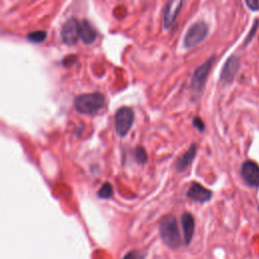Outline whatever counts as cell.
Segmentation results:
<instances>
[{
  "instance_id": "7",
  "label": "cell",
  "mask_w": 259,
  "mask_h": 259,
  "mask_svg": "<svg viewBox=\"0 0 259 259\" xmlns=\"http://www.w3.org/2000/svg\"><path fill=\"white\" fill-rule=\"evenodd\" d=\"M61 38L67 46H74L77 44L78 39L80 38V31L79 23L75 18H70L64 24L62 31H61Z\"/></svg>"
},
{
  "instance_id": "4",
  "label": "cell",
  "mask_w": 259,
  "mask_h": 259,
  "mask_svg": "<svg viewBox=\"0 0 259 259\" xmlns=\"http://www.w3.org/2000/svg\"><path fill=\"white\" fill-rule=\"evenodd\" d=\"M208 34V27L204 21H197L189 29L186 36H184V47L191 49L201 44Z\"/></svg>"
},
{
  "instance_id": "15",
  "label": "cell",
  "mask_w": 259,
  "mask_h": 259,
  "mask_svg": "<svg viewBox=\"0 0 259 259\" xmlns=\"http://www.w3.org/2000/svg\"><path fill=\"white\" fill-rule=\"evenodd\" d=\"M47 38V33L45 31H35L28 35V40L34 44L43 43Z\"/></svg>"
},
{
  "instance_id": "3",
  "label": "cell",
  "mask_w": 259,
  "mask_h": 259,
  "mask_svg": "<svg viewBox=\"0 0 259 259\" xmlns=\"http://www.w3.org/2000/svg\"><path fill=\"white\" fill-rule=\"evenodd\" d=\"M135 115L134 110L131 107L124 106L121 107L115 115V129L120 137H125V136L132 129L134 122Z\"/></svg>"
},
{
  "instance_id": "2",
  "label": "cell",
  "mask_w": 259,
  "mask_h": 259,
  "mask_svg": "<svg viewBox=\"0 0 259 259\" xmlns=\"http://www.w3.org/2000/svg\"><path fill=\"white\" fill-rule=\"evenodd\" d=\"M104 96L100 92L86 93L78 95L74 101V105L80 114L93 115L104 106Z\"/></svg>"
},
{
  "instance_id": "17",
  "label": "cell",
  "mask_w": 259,
  "mask_h": 259,
  "mask_svg": "<svg viewBox=\"0 0 259 259\" xmlns=\"http://www.w3.org/2000/svg\"><path fill=\"white\" fill-rule=\"evenodd\" d=\"M247 7L252 11H259V0H245Z\"/></svg>"
},
{
  "instance_id": "13",
  "label": "cell",
  "mask_w": 259,
  "mask_h": 259,
  "mask_svg": "<svg viewBox=\"0 0 259 259\" xmlns=\"http://www.w3.org/2000/svg\"><path fill=\"white\" fill-rule=\"evenodd\" d=\"M195 154H196V145L192 144L190 149L176 160L175 169L178 172H183L191 164L192 160L195 157Z\"/></svg>"
},
{
  "instance_id": "11",
  "label": "cell",
  "mask_w": 259,
  "mask_h": 259,
  "mask_svg": "<svg viewBox=\"0 0 259 259\" xmlns=\"http://www.w3.org/2000/svg\"><path fill=\"white\" fill-rule=\"evenodd\" d=\"M79 31H80V38L81 41L85 45H91L96 40V31L92 27V24L87 20H82L79 23Z\"/></svg>"
},
{
  "instance_id": "6",
  "label": "cell",
  "mask_w": 259,
  "mask_h": 259,
  "mask_svg": "<svg viewBox=\"0 0 259 259\" xmlns=\"http://www.w3.org/2000/svg\"><path fill=\"white\" fill-rule=\"evenodd\" d=\"M241 176L244 182L250 188L259 187V165L252 161L247 160L241 166Z\"/></svg>"
},
{
  "instance_id": "9",
  "label": "cell",
  "mask_w": 259,
  "mask_h": 259,
  "mask_svg": "<svg viewBox=\"0 0 259 259\" xmlns=\"http://www.w3.org/2000/svg\"><path fill=\"white\" fill-rule=\"evenodd\" d=\"M239 68H240V63H239L238 58L236 56L230 57L227 60V62L225 63L223 70H222L221 77H220L221 81L227 84L231 83L233 79L235 78Z\"/></svg>"
},
{
  "instance_id": "5",
  "label": "cell",
  "mask_w": 259,
  "mask_h": 259,
  "mask_svg": "<svg viewBox=\"0 0 259 259\" xmlns=\"http://www.w3.org/2000/svg\"><path fill=\"white\" fill-rule=\"evenodd\" d=\"M214 61H215V57H212L202 66L197 67L196 70L194 71L192 79H191V89L194 92H202V90L204 89L206 82H207V78L208 76V73L213 67Z\"/></svg>"
},
{
  "instance_id": "1",
  "label": "cell",
  "mask_w": 259,
  "mask_h": 259,
  "mask_svg": "<svg viewBox=\"0 0 259 259\" xmlns=\"http://www.w3.org/2000/svg\"><path fill=\"white\" fill-rule=\"evenodd\" d=\"M159 233L163 242L171 249H176L180 245V234L176 219L171 216L162 218L159 224Z\"/></svg>"
},
{
  "instance_id": "8",
  "label": "cell",
  "mask_w": 259,
  "mask_h": 259,
  "mask_svg": "<svg viewBox=\"0 0 259 259\" xmlns=\"http://www.w3.org/2000/svg\"><path fill=\"white\" fill-rule=\"evenodd\" d=\"M183 0H168L163 9V26L166 30H169L173 26L179 11L182 7Z\"/></svg>"
},
{
  "instance_id": "10",
  "label": "cell",
  "mask_w": 259,
  "mask_h": 259,
  "mask_svg": "<svg viewBox=\"0 0 259 259\" xmlns=\"http://www.w3.org/2000/svg\"><path fill=\"white\" fill-rule=\"evenodd\" d=\"M188 196L190 200L197 202V203H207L212 199L213 192L206 189L202 184L194 182L191 184V187L190 188L188 191Z\"/></svg>"
},
{
  "instance_id": "16",
  "label": "cell",
  "mask_w": 259,
  "mask_h": 259,
  "mask_svg": "<svg viewBox=\"0 0 259 259\" xmlns=\"http://www.w3.org/2000/svg\"><path fill=\"white\" fill-rule=\"evenodd\" d=\"M134 158H135V161L137 163L145 164L148 160V156H147L146 151L144 150V148L142 147L136 148V150L134 152Z\"/></svg>"
},
{
  "instance_id": "20",
  "label": "cell",
  "mask_w": 259,
  "mask_h": 259,
  "mask_svg": "<svg viewBox=\"0 0 259 259\" xmlns=\"http://www.w3.org/2000/svg\"><path fill=\"white\" fill-rule=\"evenodd\" d=\"M142 256V255H141ZM139 254H137V253H129V254H127L125 257H141Z\"/></svg>"
},
{
  "instance_id": "19",
  "label": "cell",
  "mask_w": 259,
  "mask_h": 259,
  "mask_svg": "<svg viewBox=\"0 0 259 259\" xmlns=\"http://www.w3.org/2000/svg\"><path fill=\"white\" fill-rule=\"evenodd\" d=\"M257 28H258V21L256 20L255 22H254V24H253V28H252V30L250 31V33H249V35H248V36H247V39H246V41H245V43H244V45H247L252 39H253V36L255 35V34H256V31H257Z\"/></svg>"
},
{
  "instance_id": "18",
  "label": "cell",
  "mask_w": 259,
  "mask_h": 259,
  "mask_svg": "<svg viewBox=\"0 0 259 259\" xmlns=\"http://www.w3.org/2000/svg\"><path fill=\"white\" fill-rule=\"evenodd\" d=\"M192 125L199 130L200 132H204L205 130V124H204V121L199 118V117H196L193 119L192 121Z\"/></svg>"
},
{
  "instance_id": "14",
  "label": "cell",
  "mask_w": 259,
  "mask_h": 259,
  "mask_svg": "<svg viewBox=\"0 0 259 259\" xmlns=\"http://www.w3.org/2000/svg\"><path fill=\"white\" fill-rule=\"evenodd\" d=\"M113 194H114V189L112 187V184H110L109 182L104 183L102 189L97 192V196L103 200L110 199V197L113 196Z\"/></svg>"
},
{
  "instance_id": "12",
  "label": "cell",
  "mask_w": 259,
  "mask_h": 259,
  "mask_svg": "<svg viewBox=\"0 0 259 259\" xmlns=\"http://www.w3.org/2000/svg\"><path fill=\"white\" fill-rule=\"evenodd\" d=\"M181 226L183 230L184 243L189 245L191 242L194 232V219L190 213H184L181 217Z\"/></svg>"
}]
</instances>
